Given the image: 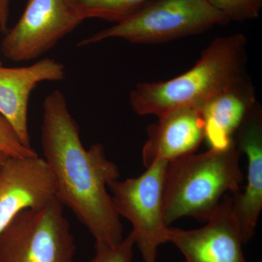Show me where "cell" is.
Here are the masks:
<instances>
[{"mask_svg":"<svg viewBox=\"0 0 262 262\" xmlns=\"http://www.w3.org/2000/svg\"><path fill=\"white\" fill-rule=\"evenodd\" d=\"M135 246L134 234L130 232L119 244L95 248L96 253L88 262H135L134 258Z\"/></svg>","mask_w":262,"mask_h":262,"instance_id":"cell-17","label":"cell"},{"mask_svg":"<svg viewBox=\"0 0 262 262\" xmlns=\"http://www.w3.org/2000/svg\"><path fill=\"white\" fill-rule=\"evenodd\" d=\"M248 39L234 34L213 39L190 70L171 80L140 82L130 91L134 113L158 117L174 110H200L217 95L246 77Z\"/></svg>","mask_w":262,"mask_h":262,"instance_id":"cell-2","label":"cell"},{"mask_svg":"<svg viewBox=\"0 0 262 262\" xmlns=\"http://www.w3.org/2000/svg\"><path fill=\"white\" fill-rule=\"evenodd\" d=\"M248 160L244 190L232 194V211L238 222L245 244L254 236L262 211V110L256 103L234 139Z\"/></svg>","mask_w":262,"mask_h":262,"instance_id":"cell-10","label":"cell"},{"mask_svg":"<svg viewBox=\"0 0 262 262\" xmlns=\"http://www.w3.org/2000/svg\"><path fill=\"white\" fill-rule=\"evenodd\" d=\"M8 158V157L6 155L2 152V151H0V166H1L2 164L4 163L5 160H6Z\"/></svg>","mask_w":262,"mask_h":262,"instance_id":"cell-19","label":"cell"},{"mask_svg":"<svg viewBox=\"0 0 262 262\" xmlns=\"http://www.w3.org/2000/svg\"><path fill=\"white\" fill-rule=\"evenodd\" d=\"M3 66V63H2V61H0V67H2Z\"/></svg>","mask_w":262,"mask_h":262,"instance_id":"cell-20","label":"cell"},{"mask_svg":"<svg viewBox=\"0 0 262 262\" xmlns=\"http://www.w3.org/2000/svg\"><path fill=\"white\" fill-rule=\"evenodd\" d=\"M147 141L142 149V161L147 168L158 160L172 162L194 154L205 140L201 111L182 108L158 117L147 127Z\"/></svg>","mask_w":262,"mask_h":262,"instance_id":"cell-12","label":"cell"},{"mask_svg":"<svg viewBox=\"0 0 262 262\" xmlns=\"http://www.w3.org/2000/svg\"><path fill=\"white\" fill-rule=\"evenodd\" d=\"M241 155L234 141L225 149H209L169 162L163 192L166 225L184 217L207 222L226 193L239 192L244 179Z\"/></svg>","mask_w":262,"mask_h":262,"instance_id":"cell-3","label":"cell"},{"mask_svg":"<svg viewBox=\"0 0 262 262\" xmlns=\"http://www.w3.org/2000/svg\"><path fill=\"white\" fill-rule=\"evenodd\" d=\"M256 103L254 88L247 76L207 102L201 113L209 149H223L233 144L234 136Z\"/></svg>","mask_w":262,"mask_h":262,"instance_id":"cell-13","label":"cell"},{"mask_svg":"<svg viewBox=\"0 0 262 262\" xmlns=\"http://www.w3.org/2000/svg\"><path fill=\"white\" fill-rule=\"evenodd\" d=\"M153 0H70L82 20L98 18L116 24L126 20Z\"/></svg>","mask_w":262,"mask_h":262,"instance_id":"cell-14","label":"cell"},{"mask_svg":"<svg viewBox=\"0 0 262 262\" xmlns=\"http://www.w3.org/2000/svg\"><path fill=\"white\" fill-rule=\"evenodd\" d=\"M57 198L26 208L0 233V262H75L76 246Z\"/></svg>","mask_w":262,"mask_h":262,"instance_id":"cell-5","label":"cell"},{"mask_svg":"<svg viewBox=\"0 0 262 262\" xmlns=\"http://www.w3.org/2000/svg\"><path fill=\"white\" fill-rule=\"evenodd\" d=\"M41 146L56 186V198L94 237L95 248L124 238L120 216L108 185L120 177L101 144L86 149L64 94L55 90L43 101Z\"/></svg>","mask_w":262,"mask_h":262,"instance_id":"cell-1","label":"cell"},{"mask_svg":"<svg viewBox=\"0 0 262 262\" xmlns=\"http://www.w3.org/2000/svg\"><path fill=\"white\" fill-rule=\"evenodd\" d=\"M229 22H245L259 16L262 0H207Z\"/></svg>","mask_w":262,"mask_h":262,"instance_id":"cell-15","label":"cell"},{"mask_svg":"<svg viewBox=\"0 0 262 262\" xmlns=\"http://www.w3.org/2000/svg\"><path fill=\"white\" fill-rule=\"evenodd\" d=\"M0 151L10 158H27L38 156L32 147L24 146L10 122L0 113Z\"/></svg>","mask_w":262,"mask_h":262,"instance_id":"cell-16","label":"cell"},{"mask_svg":"<svg viewBox=\"0 0 262 262\" xmlns=\"http://www.w3.org/2000/svg\"><path fill=\"white\" fill-rule=\"evenodd\" d=\"M11 0H0V29L8 32L10 17V4Z\"/></svg>","mask_w":262,"mask_h":262,"instance_id":"cell-18","label":"cell"},{"mask_svg":"<svg viewBox=\"0 0 262 262\" xmlns=\"http://www.w3.org/2000/svg\"><path fill=\"white\" fill-rule=\"evenodd\" d=\"M82 21L70 0H27L21 16L2 41V53L12 61L35 59Z\"/></svg>","mask_w":262,"mask_h":262,"instance_id":"cell-7","label":"cell"},{"mask_svg":"<svg viewBox=\"0 0 262 262\" xmlns=\"http://www.w3.org/2000/svg\"><path fill=\"white\" fill-rule=\"evenodd\" d=\"M65 75L64 66L52 58H43L27 67H0V113L10 122L24 146L32 147L28 107L33 90L45 81L63 80Z\"/></svg>","mask_w":262,"mask_h":262,"instance_id":"cell-11","label":"cell"},{"mask_svg":"<svg viewBox=\"0 0 262 262\" xmlns=\"http://www.w3.org/2000/svg\"><path fill=\"white\" fill-rule=\"evenodd\" d=\"M228 23L207 0H153L130 18L82 39L77 46L85 47L113 38L135 44H160Z\"/></svg>","mask_w":262,"mask_h":262,"instance_id":"cell-4","label":"cell"},{"mask_svg":"<svg viewBox=\"0 0 262 262\" xmlns=\"http://www.w3.org/2000/svg\"><path fill=\"white\" fill-rule=\"evenodd\" d=\"M168 163L158 160L136 178L117 179L108 185L119 215L132 225L131 232L144 262H156L158 248L168 243L170 227L165 224L163 211Z\"/></svg>","mask_w":262,"mask_h":262,"instance_id":"cell-6","label":"cell"},{"mask_svg":"<svg viewBox=\"0 0 262 262\" xmlns=\"http://www.w3.org/2000/svg\"><path fill=\"white\" fill-rule=\"evenodd\" d=\"M56 198L54 177L43 158L8 157L0 166V233L20 211Z\"/></svg>","mask_w":262,"mask_h":262,"instance_id":"cell-9","label":"cell"},{"mask_svg":"<svg viewBox=\"0 0 262 262\" xmlns=\"http://www.w3.org/2000/svg\"><path fill=\"white\" fill-rule=\"evenodd\" d=\"M206 222L189 230L169 227L168 243L178 248L186 262H248L242 232L232 211V194H226Z\"/></svg>","mask_w":262,"mask_h":262,"instance_id":"cell-8","label":"cell"}]
</instances>
